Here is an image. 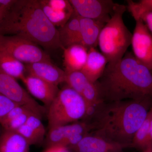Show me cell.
Masks as SVG:
<instances>
[{
  "mask_svg": "<svg viewBox=\"0 0 152 152\" xmlns=\"http://www.w3.org/2000/svg\"><path fill=\"white\" fill-rule=\"evenodd\" d=\"M96 83L104 103L152 100V71L130 52L118 61L108 63Z\"/></svg>",
  "mask_w": 152,
  "mask_h": 152,
  "instance_id": "obj_1",
  "label": "cell"
},
{
  "mask_svg": "<svg viewBox=\"0 0 152 152\" xmlns=\"http://www.w3.org/2000/svg\"><path fill=\"white\" fill-rule=\"evenodd\" d=\"M152 100H128L104 103L91 119L93 135L132 148L134 135L146 118Z\"/></svg>",
  "mask_w": 152,
  "mask_h": 152,
  "instance_id": "obj_2",
  "label": "cell"
},
{
  "mask_svg": "<svg viewBox=\"0 0 152 152\" xmlns=\"http://www.w3.org/2000/svg\"><path fill=\"white\" fill-rule=\"evenodd\" d=\"M0 35L21 37L45 48H61L58 30L50 21L39 0H16L0 23Z\"/></svg>",
  "mask_w": 152,
  "mask_h": 152,
  "instance_id": "obj_3",
  "label": "cell"
},
{
  "mask_svg": "<svg viewBox=\"0 0 152 152\" xmlns=\"http://www.w3.org/2000/svg\"><path fill=\"white\" fill-rule=\"evenodd\" d=\"M126 10V6L116 3L113 13L99 37L98 45L108 63L122 58L132 43V34L123 20V15Z\"/></svg>",
  "mask_w": 152,
  "mask_h": 152,
  "instance_id": "obj_4",
  "label": "cell"
},
{
  "mask_svg": "<svg viewBox=\"0 0 152 152\" xmlns=\"http://www.w3.org/2000/svg\"><path fill=\"white\" fill-rule=\"evenodd\" d=\"M87 106L81 95L67 86L60 90L47 109L49 129L83 119Z\"/></svg>",
  "mask_w": 152,
  "mask_h": 152,
  "instance_id": "obj_5",
  "label": "cell"
},
{
  "mask_svg": "<svg viewBox=\"0 0 152 152\" xmlns=\"http://www.w3.org/2000/svg\"><path fill=\"white\" fill-rule=\"evenodd\" d=\"M0 49L24 64L51 61L37 45L16 35H0Z\"/></svg>",
  "mask_w": 152,
  "mask_h": 152,
  "instance_id": "obj_6",
  "label": "cell"
},
{
  "mask_svg": "<svg viewBox=\"0 0 152 152\" xmlns=\"http://www.w3.org/2000/svg\"><path fill=\"white\" fill-rule=\"evenodd\" d=\"M0 94L15 103L32 107L45 114L47 109L38 103L21 86L17 79L0 69Z\"/></svg>",
  "mask_w": 152,
  "mask_h": 152,
  "instance_id": "obj_7",
  "label": "cell"
},
{
  "mask_svg": "<svg viewBox=\"0 0 152 152\" xmlns=\"http://www.w3.org/2000/svg\"><path fill=\"white\" fill-rule=\"evenodd\" d=\"M75 14L80 18L107 23L116 3L111 0H69Z\"/></svg>",
  "mask_w": 152,
  "mask_h": 152,
  "instance_id": "obj_8",
  "label": "cell"
},
{
  "mask_svg": "<svg viewBox=\"0 0 152 152\" xmlns=\"http://www.w3.org/2000/svg\"><path fill=\"white\" fill-rule=\"evenodd\" d=\"M132 43L133 55L152 71V35L140 19L135 20Z\"/></svg>",
  "mask_w": 152,
  "mask_h": 152,
  "instance_id": "obj_9",
  "label": "cell"
},
{
  "mask_svg": "<svg viewBox=\"0 0 152 152\" xmlns=\"http://www.w3.org/2000/svg\"><path fill=\"white\" fill-rule=\"evenodd\" d=\"M93 130L91 123L83 121L69 124L58 126L49 129L45 142L47 148L53 146H62L72 136L77 134H88Z\"/></svg>",
  "mask_w": 152,
  "mask_h": 152,
  "instance_id": "obj_10",
  "label": "cell"
},
{
  "mask_svg": "<svg viewBox=\"0 0 152 152\" xmlns=\"http://www.w3.org/2000/svg\"><path fill=\"white\" fill-rule=\"evenodd\" d=\"M46 16L56 27H62L72 17L75 12L68 0H39Z\"/></svg>",
  "mask_w": 152,
  "mask_h": 152,
  "instance_id": "obj_11",
  "label": "cell"
},
{
  "mask_svg": "<svg viewBox=\"0 0 152 152\" xmlns=\"http://www.w3.org/2000/svg\"><path fill=\"white\" fill-rule=\"evenodd\" d=\"M21 80L26 87L29 94L48 107L59 89L58 86L52 84L35 76L26 74Z\"/></svg>",
  "mask_w": 152,
  "mask_h": 152,
  "instance_id": "obj_12",
  "label": "cell"
},
{
  "mask_svg": "<svg viewBox=\"0 0 152 152\" xmlns=\"http://www.w3.org/2000/svg\"><path fill=\"white\" fill-rule=\"evenodd\" d=\"M26 73L58 86L65 83V71L53 64L51 61H42L25 64Z\"/></svg>",
  "mask_w": 152,
  "mask_h": 152,
  "instance_id": "obj_13",
  "label": "cell"
},
{
  "mask_svg": "<svg viewBox=\"0 0 152 152\" xmlns=\"http://www.w3.org/2000/svg\"><path fill=\"white\" fill-rule=\"evenodd\" d=\"M129 148H131L129 145L110 141L89 134L69 150L73 152H123Z\"/></svg>",
  "mask_w": 152,
  "mask_h": 152,
  "instance_id": "obj_14",
  "label": "cell"
},
{
  "mask_svg": "<svg viewBox=\"0 0 152 152\" xmlns=\"http://www.w3.org/2000/svg\"><path fill=\"white\" fill-rule=\"evenodd\" d=\"M33 115L42 117L44 114L30 106L18 105L0 120V125L4 130L17 132Z\"/></svg>",
  "mask_w": 152,
  "mask_h": 152,
  "instance_id": "obj_15",
  "label": "cell"
},
{
  "mask_svg": "<svg viewBox=\"0 0 152 152\" xmlns=\"http://www.w3.org/2000/svg\"><path fill=\"white\" fill-rule=\"evenodd\" d=\"M106 23L102 21L80 17V45L88 49L97 46L101 31Z\"/></svg>",
  "mask_w": 152,
  "mask_h": 152,
  "instance_id": "obj_16",
  "label": "cell"
},
{
  "mask_svg": "<svg viewBox=\"0 0 152 152\" xmlns=\"http://www.w3.org/2000/svg\"><path fill=\"white\" fill-rule=\"evenodd\" d=\"M108 62L106 57L96 48L88 50V57L82 72L91 81L96 83L103 74Z\"/></svg>",
  "mask_w": 152,
  "mask_h": 152,
  "instance_id": "obj_17",
  "label": "cell"
},
{
  "mask_svg": "<svg viewBox=\"0 0 152 152\" xmlns=\"http://www.w3.org/2000/svg\"><path fill=\"white\" fill-rule=\"evenodd\" d=\"M63 50L65 72L82 71L86 61L88 49L80 44H76Z\"/></svg>",
  "mask_w": 152,
  "mask_h": 152,
  "instance_id": "obj_18",
  "label": "cell"
},
{
  "mask_svg": "<svg viewBox=\"0 0 152 152\" xmlns=\"http://www.w3.org/2000/svg\"><path fill=\"white\" fill-rule=\"evenodd\" d=\"M58 30L63 50L72 45L80 44V17L75 13L65 24Z\"/></svg>",
  "mask_w": 152,
  "mask_h": 152,
  "instance_id": "obj_19",
  "label": "cell"
},
{
  "mask_svg": "<svg viewBox=\"0 0 152 152\" xmlns=\"http://www.w3.org/2000/svg\"><path fill=\"white\" fill-rule=\"evenodd\" d=\"M29 144L18 132L3 131L0 137V152H29Z\"/></svg>",
  "mask_w": 152,
  "mask_h": 152,
  "instance_id": "obj_20",
  "label": "cell"
},
{
  "mask_svg": "<svg viewBox=\"0 0 152 152\" xmlns=\"http://www.w3.org/2000/svg\"><path fill=\"white\" fill-rule=\"evenodd\" d=\"M0 69L21 80L26 75L24 64L19 61L7 52L0 49Z\"/></svg>",
  "mask_w": 152,
  "mask_h": 152,
  "instance_id": "obj_21",
  "label": "cell"
},
{
  "mask_svg": "<svg viewBox=\"0 0 152 152\" xmlns=\"http://www.w3.org/2000/svg\"><path fill=\"white\" fill-rule=\"evenodd\" d=\"M150 111V110H149ZM150 113L134 135L132 142V148L143 151L150 143Z\"/></svg>",
  "mask_w": 152,
  "mask_h": 152,
  "instance_id": "obj_22",
  "label": "cell"
},
{
  "mask_svg": "<svg viewBox=\"0 0 152 152\" xmlns=\"http://www.w3.org/2000/svg\"><path fill=\"white\" fill-rule=\"evenodd\" d=\"M65 72V83L68 86L81 94L90 80L81 71Z\"/></svg>",
  "mask_w": 152,
  "mask_h": 152,
  "instance_id": "obj_23",
  "label": "cell"
},
{
  "mask_svg": "<svg viewBox=\"0 0 152 152\" xmlns=\"http://www.w3.org/2000/svg\"><path fill=\"white\" fill-rule=\"evenodd\" d=\"M128 9L135 20L143 13L152 11V0H142L138 2L128 1Z\"/></svg>",
  "mask_w": 152,
  "mask_h": 152,
  "instance_id": "obj_24",
  "label": "cell"
},
{
  "mask_svg": "<svg viewBox=\"0 0 152 152\" xmlns=\"http://www.w3.org/2000/svg\"><path fill=\"white\" fill-rule=\"evenodd\" d=\"M42 117L37 115H33L28 119L26 124L31 128L41 140L44 142L46 135L45 128L42 122Z\"/></svg>",
  "mask_w": 152,
  "mask_h": 152,
  "instance_id": "obj_25",
  "label": "cell"
},
{
  "mask_svg": "<svg viewBox=\"0 0 152 152\" xmlns=\"http://www.w3.org/2000/svg\"><path fill=\"white\" fill-rule=\"evenodd\" d=\"M17 132L26 140L30 145H39L44 142L26 123L19 128Z\"/></svg>",
  "mask_w": 152,
  "mask_h": 152,
  "instance_id": "obj_26",
  "label": "cell"
},
{
  "mask_svg": "<svg viewBox=\"0 0 152 152\" xmlns=\"http://www.w3.org/2000/svg\"><path fill=\"white\" fill-rule=\"evenodd\" d=\"M18 105V104L0 94V120L5 116L11 110Z\"/></svg>",
  "mask_w": 152,
  "mask_h": 152,
  "instance_id": "obj_27",
  "label": "cell"
},
{
  "mask_svg": "<svg viewBox=\"0 0 152 152\" xmlns=\"http://www.w3.org/2000/svg\"><path fill=\"white\" fill-rule=\"evenodd\" d=\"M138 19H140L142 20L152 35V11L143 13L140 15L138 18L136 20Z\"/></svg>",
  "mask_w": 152,
  "mask_h": 152,
  "instance_id": "obj_28",
  "label": "cell"
},
{
  "mask_svg": "<svg viewBox=\"0 0 152 152\" xmlns=\"http://www.w3.org/2000/svg\"><path fill=\"white\" fill-rule=\"evenodd\" d=\"M43 152H71L69 149L62 146H53L48 147Z\"/></svg>",
  "mask_w": 152,
  "mask_h": 152,
  "instance_id": "obj_29",
  "label": "cell"
},
{
  "mask_svg": "<svg viewBox=\"0 0 152 152\" xmlns=\"http://www.w3.org/2000/svg\"><path fill=\"white\" fill-rule=\"evenodd\" d=\"M150 141L152 142V107L150 109Z\"/></svg>",
  "mask_w": 152,
  "mask_h": 152,
  "instance_id": "obj_30",
  "label": "cell"
},
{
  "mask_svg": "<svg viewBox=\"0 0 152 152\" xmlns=\"http://www.w3.org/2000/svg\"><path fill=\"white\" fill-rule=\"evenodd\" d=\"M8 8H9L3 7V6H0V23H1L4 16L5 15L6 12Z\"/></svg>",
  "mask_w": 152,
  "mask_h": 152,
  "instance_id": "obj_31",
  "label": "cell"
},
{
  "mask_svg": "<svg viewBox=\"0 0 152 152\" xmlns=\"http://www.w3.org/2000/svg\"><path fill=\"white\" fill-rule=\"evenodd\" d=\"M142 151L143 152H152V142L150 143Z\"/></svg>",
  "mask_w": 152,
  "mask_h": 152,
  "instance_id": "obj_32",
  "label": "cell"
},
{
  "mask_svg": "<svg viewBox=\"0 0 152 152\" xmlns=\"http://www.w3.org/2000/svg\"><path fill=\"white\" fill-rule=\"evenodd\" d=\"M3 131H4V129H3L1 126L0 125V137H1V135L2 134Z\"/></svg>",
  "mask_w": 152,
  "mask_h": 152,
  "instance_id": "obj_33",
  "label": "cell"
}]
</instances>
